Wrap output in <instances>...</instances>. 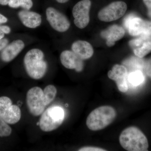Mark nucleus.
<instances>
[{"instance_id": "21", "label": "nucleus", "mask_w": 151, "mask_h": 151, "mask_svg": "<svg viewBox=\"0 0 151 151\" xmlns=\"http://www.w3.org/2000/svg\"><path fill=\"white\" fill-rule=\"evenodd\" d=\"M20 7L22 9L30 10L33 6L32 0H19Z\"/></svg>"}, {"instance_id": "27", "label": "nucleus", "mask_w": 151, "mask_h": 151, "mask_svg": "<svg viewBox=\"0 0 151 151\" xmlns=\"http://www.w3.org/2000/svg\"><path fill=\"white\" fill-rule=\"evenodd\" d=\"M8 20V19L6 17L0 14V25L6 23L7 22Z\"/></svg>"}, {"instance_id": "32", "label": "nucleus", "mask_w": 151, "mask_h": 151, "mask_svg": "<svg viewBox=\"0 0 151 151\" xmlns=\"http://www.w3.org/2000/svg\"><path fill=\"white\" fill-rule=\"evenodd\" d=\"M148 15L149 17L151 18V8L148 9Z\"/></svg>"}, {"instance_id": "29", "label": "nucleus", "mask_w": 151, "mask_h": 151, "mask_svg": "<svg viewBox=\"0 0 151 151\" xmlns=\"http://www.w3.org/2000/svg\"><path fill=\"white\" fill-rule=\"evenodd\" d=\"M11 1L12 0H0V4L3 6L8 5Z\"/></svg>"}, {"instance_id": "6", "label": "nucleus", "mask_w": 151, "mask_h": 151, "mask_svg": "<svg viewBox=\"0 0 151 151\" xmlns=\"http://www.w3.org/2000/svg\"><path fill=\"white\" fill-rule=\"evenodd\" d=\"M124 24L131 35L144 37H151V22L144 20L134 14H130L124 19Z\"/></svg>"}, {"instance_id": "28", "label": "nucleus", "mask_w": 151, "mask_h": 151, "mask_svg": "<svg viewBox=\"0 0 151 151\" xmlns=\"http://www.w3.org/2000/svg\"><path fill=\"white\" fill-rule=\"evenodd\" d=\"M148 9L151 8V0H143Z\"/></svg>"}, {"instance_id": "13", "label": "nucleus", "mask_w": 151, "mask_h": 151, "mask_svg": "<svg viewBox=\"0 0 151 151\" xmlns=\"http://www.w3.org/2000/svg\"><path fill=\"white\" fill-rule=\"evenodd\" d=\"M26 46L24 41L21 39H17L13 41L4 47L0 53V58L3 62H9L13 60Z\"/></svg>"}, {"instance_id": "20", "label": "nucleus", "mask_w": 151, "mask_h": 151, "mask_svg": "<svg viewBox=\"0 0 151 151\" xmlns=\"http://www.w3.org/2000/svg\"><path fill=\"white\" fill-rule=\"evenodd\" d=\"M8 124L0 117V137H9L12 134V128Z\"/></svg>"}, {"instance_id": "17", "label": "nucleus", "mask_w": 151, "mask_h": 151, "mask_svg": "<svg viewBox=\"0 0 151 151\" xmlns=\"http://www.w3.org/2000/svg\"><path fill=\"white\" fill-rule=\"evenodd\" d=\"M140 58L131 57L125 60L123 62L127 70H129V73L137 70H142L144 69L145 63L143 62Z\"/></svg>"}, {"instance_id": "23", "label": "nucleus", "mask_w": 151, "mask_h": 151, "mask_svg": "<svg viewBox=\"0 0 151 151\" xmlns=\"http://www.w3.org/2000/svg\"><path fill=\"white\" fill-rule=\"evenodd\" d=\"M79 151H105L106 150L99 147H86L81 148L78 150Z\"/></svg>"}, {"instance_id": "10", "label": "nucleus", "mask_w": 151, "mask_h": 151, "mask_svg": "<svg viewBox=\"0 0 151 151\" xmlns=\"http://www.w3.org/2000/svg\"><path fill=\"white\" fill-rule=\"evenodd\" d=\"M127 9V4L124 2H113L99 12L98 18L100 21L105 22L116 20L124 15Z\"/></svg>"}, {"instance_id": "22", "label": "nucleus", "mask_w": 151, "mask_h": 151, "mask_svg": "<svg viewBox=\"0 0 151 151\" xmlns=\"http://www.w3.org/2000/svg\"><path fill=\"white\" fill-rule=\"evenodd\" d=\"M144 69L146 74L151 79V57L147 62L145 63Z\"/></svg>"}, {"instance_id": "1", "label": "nucleus", "mask_w": 151, "mask_h": 151, "mask_svg": "<svg viewBox=\"0 0 151 151\" xmlns=\"http://www.w3.org/2000/svg\"><path fill=\"white\" fill-rule=\"evenodd\" d=\"M57 92L52 85L46 86L44 90L38 86L29 89L27 94L26 103L30 113L35 116L41 115L45 107L54 100Z\"/></svg>"}, {"instance_id": "4", "label": "nucleus", "mask_w": 151, "mask_h": 151, "mask_svg": "<svg viewBox=\"0 0 151 151\" xmlns=\"http://www.w3.org/2000/svg\"><path fill=\"white\" fill-rule=\"evenodd\" d=\"M116 116V111L111 106H101L89 114L86 119V126L92 131L102 130L110 125Z\"/></svg>"}, {"instance_id": "31", "label": "nucleus", "mask_w": 151, "mask_h": 151, "mask_svg": "<svg viewBox=\"0 0 151 151\" xmlns=\"http://www.w3.org/2000/svg\"><path fill=\"white\" fill-rule=\"evenodd\" d=\"M5 34L0 29V40L4 37Z\"/></svg>"}, {"instance_id": "12", "label": "nucleus", "mask_w": 151, "mask_h": 151, "mask_svg": "<svg viewBox=\"0 0 151 151\" xmlns=\"http://www.w3.org/2000/svg\"><path fill=\"white\" fill-rule=\"evenodd\" d=\"M60 59L62 65L68 69H74L77 72H80L84 69L83 60L72 50H64L60 55Z\"/></svg>"}, {"instance_id": "25", "label": "nucleus", "mask_w": 151, "mask_h": 151, "mask_svg": "<svg viewBox=\"0 0 151 151\" xmlns=\"http://www.w3.org/2000/svg\"><path fill=\"white\" fill-rule=\"evenodd\" d=\"M0 29L5 34H9L11 32V29L9 27L4 25H0Z\"/></svg>"}, {"instance_id": "7", "label": "nucleus", "mask_w": 151, "mask_h": 151, "mask_svg": "<svg viewBox=\"0 0 151 151\" xmlns=\"http://www.w3.org/2000/svg\"><path fill=\"white\" fill-rule=\"evenodd\" d=\"M45 16L50 27L56 32H65L70 28V22L67 17L53 7L47 8Z\"/></svg>"}, {"instance_id": "26", "label": "nucleus", "mask_w": 151, "mask_h": 151, "mask_svg": "<svg viewBox=\"0 0 151 151\" xmlns=\"http://www.w3.org/2000/svg\"><path fill=\"white\" fill-rule=\"evenodd\" d=\"M9 42L8 39L5 38L0 40V52L8 44Z\"/></svg>"}, {"instance_id": "24", "label": "nucleus", "mask_w": 151, "mask_h": 151, "mask_svg": "<svg viewBox=\"0 0 151 151\" xmlns=\"http://www.w3.org/2000/svg\"><path fill=\"white\" fill-rule=\"evenodd\" d=\"M8 5L10 7L13 9H17L20 7L19 0H12L9 3Z\"/></svg>"}, {"instance_id": "5", "label": "nucleus", "mask_w": 151, "mask_h": 151, "mask_svg": "<svg viewBox=\"0 0 151 151\" xmlns=\"http://www.w3.org/2000/svg\"><path fill=\"white\" fill-rule=\"evenodd\" d=\"M39 126L44 132H50L56 129L64 121V111L59 106L50 107L41 114Z\"/></svg>"}, {"instance_id": "16", "label": "nucleus", "mask_w": 151, "mask_h": 151, "mask_svg": "<svg viewBox=\"0 0 151 151\" xmlns=\"http://www.w3.org/2000/svg\"><path fill=\"white\" fill-rule=\"evenodd\" d=\"M71 48V50L83 60L91 58L94 53L92 45L86 41H76L72 43Z\"/></svg>"}, {"instance_id": "30", "label": "nucleus", "mask_w": 151, "mask_h": 151, "mask_svg": "<svg viewBox=\"0 0 151 151\" xmlns=\"http://www.w3.org/2000/svg\"><path fill=\"white\" fill-rule=\"evenodd\" d=\"M58 3L60 4H65L67 3L69 0H55Z\"/></svg>"}, {"instance_id": "14", "label": "nucleus", "mask_w": 151, "mask_h": 151, "mask_svg": "<svg viewBox=\"0 0 151 151\" xmlns=\"http://www.w3.org/2000/svg\"><path fill=\"white\" fill-rule=\"evenodd\" d=\"M20 21L24 27L35 29L42 24V17L40 14L30 10L22 9L18 13Z\"/></svg>"}, {"instance_id": "3", "label": "nucleus", "mask_w": 151, "mask_h": 151, "mask_svg": "<svg viewBox=\"0 0 151 151\" xmlns=\"http://www.w3.org/2000/svg\"><path fill=\"white\" fill-rule=\"evenodd\" d=\"M121 146L129 151H147L148 141L142 132L136 127H131L124 129L119 137Z\"/></svg>"}, {"instance_id": "9", "label": "nucleus", "mask_w": 151, "mask_h": 151, "mask_svg": "<svg viewBox=\"0 0 151 151\" xmlns=\"http://www.w3.org/2000/svg\"><path fill=\"white\" fill-rule=\"evenodd\" d=\"M91 3L90 0H81L73 6L72 15L76 26L80 29L86 27L90 21L89 11Z\"/></svg>"}, {"instance_id": "2", "label": "nucleus", "mask_w": 151, "mask_h": 151, "mask_svg": "<svg viewBox=\"0 0 151 151\" xmlns=\"http://www.w3.org/2000/svg\"><path fill=\"white\" fill-rule=\"evenodd\" d=\"M42 50L38 47L30 49L24 58V65L27 75L35 80L43 78L47 72L48 63L45 59Z\"/></svg>"}, {"instance_id": "8", "label": "nucleus", "mask_w": 151, "mask_h": 151, "mask_svg": "<svg viewBox=\"0 0 151 151\" xmlns=\"http://www.w3.org/2000/svg\"><path fill=\"white\" fill-rule=\"evenodd\" d=\"M0 117L7 124L18 123L21 118V111L17 105H13L10 98L0 97Z\"/></svg>"}, {"instance_id": "18", "label": "nucleus", "mask_w": 151, "mask_h": 151, "mask_svg": "<svg viewBox=\"0 0 151 151\" xmlns=\"http://www.w3.org/2000/svg\"><path fill=\"white\" fill-rule=\"evenodd\" d=\"M133 50L138 57L142 58L146 56L151 52V37L145 38L140 45Z\"/></svg>"}, {"instance_id": "19", "label": "nucleus", "mask_w": 151, "mask_h": 151, "mask_svg": "<svg viewBox=\"0 0 151 151\" xmlns=\"http://www.w3.org/2000/svg\"><path fill=\"white\" fill-rule=\"evenodd\" d=\"M145 76L142 70H137L130 72L128 74V81L134 86H138L145 81Z\"/></svg>"}, {"instance_id": "15", "label": "nucleus", "mask_w": 151, "mask_h": 151, "mask_svg": "<svg viewBox=\"0 0 151 151\" xmlns=\"http://www.w3.org/2000/svg\"><path fill=\"white\" fill-rule=\"evenodd\" d=\"M125 31L122 27L113 25L101 32V36L107 40L106 44L109 47L115 45V42L121 40L125 35Z\"/></svg>"}, {"instance_id": "11", "label": "nucleus", "mask_w": 151, "mask_h": 151, "mask_svg": "<svg viewBox=\"0 0 151 151\" xmlns=\"http://www.w3.org/2000/svg\"><path fill=\"white\" fill-rule=\"evenodd\" d=\"M108 75L110 79L115 81L120 92H126L128 89V71L124 65L116 64L112 70L108 71Z\"/></svg>"}]
</instances>
